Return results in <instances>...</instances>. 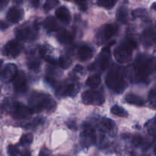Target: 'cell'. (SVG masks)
Masks as SVG:
<instances>
[{"label": "cell", "instance_id": "cell-1", "mask_svg": "<svg viewBox=\"0 0 156 156\" xmlns=\"http://www.w3.org/2000/svg\"><path fill=\"white\" fill-rule=\"evenodd\" d=\"M155 67V60L152 57L146 55L138 56L133 65L135 78L138 82H145L152 74Z\"/></svg>", "mask_w": 156, "mask_h": 156}, {"label": "cell", "instance_id": "cell-2", "mask_svg": "<svg viewBox=\"0 0 156 156\" xmlns=\"http://www.w3.org/2000/svg\"><path fill=\"white\" fill-rule=\"evenodd\" d=\"M28 103L32 111H52L55 109L56 102L49 94L43 92L35 91L31 94Z\"/></svg>", "mask_w": 156, "mask_h": 156}, {"label": "cell", "instance_id": "cell-3", "mask_svg": "<svg viewBox=\"0 0 156 156\" xmlns=\"http://www.w3.org/2000/svg\"><path fill=\"white\" fill-rule=\"evenodd\" d=\"M137 47V43L131 38L124 40L114 50L116 60L119 63H126L132 59V52Z\"/></svg>", "mask_w": 156, "mask_h": 156}, {"label": "cell", "instance_id": "cell-4", "mask_svg": "<svg viewBox=\"0 0 156 156\" xmlns=\"http://www.w3.org/2000/svg\"><path fill=\"white\" fill-rule=\"evenodd\" d=\"M106 83L108 88L116 93L122 92L126 87L125 79L118 69H113L109 72L106 77Z\"/></svg>", "mask_w": 156, "mask_h": 156}, {"label": "cell", "instance_id": "cell-5", "mask_svg": "<svg viewBox=\"0 0 156 156\" xmlns=\"http://www.w3.org/2000/svg\"><path fill=\"white\" fill-rule=\"evenodd\" d=\"M38 33V27L35 24H23L15 30V36L18 41H34Z\"/></svg>", "mask_w": 156, "mask_h": 156}, {"label": "cell", "instance_id": "cell-6", "mask_svg": "<svg viewBox=\"0 0 156 156\" xmlns=\"http://www.w3.org/2000/svg\"><path fill=\"white\" fill-rule=\"evenodd\" d=\"M9 111L12 117L17 120L26 119L33 114L30 108L19 102H12L9 105Z\"/></svg>", "mask_w": 156, "mask_h": 156}, {"label": "cell", "instance_id": "cell-7", "mask_svg": "<svg viewBox=\"0 0 156 156\" xmlns=\"http://www.w3.org/2000/svg\"><path fill=\"white\" fill-rule=\"evenodd\" d=\"M82 101L86 105H100L103 104L104 97L100 91L87 90L82 94Z\"/></svg>", "mask_w": 156, "mask_h": 156}, {"label": "cell", "instance_id": "cell-8", "mask_svg": "<svg viewBox=\"0 0 156 156\" xmlns=\"http://www.w3.org/2000/svg\"><path fill=\"white\" fill-rule=\"evenodd\" d=\"M23 50V45L20 41L12 40L9 41L5 45L2 53L6 56L9 58H15L21 53Z\"/></svg>", "mask_w": 156, "mask_h": 156}, {"label": "cell", "instance_id": "cell-9", "mask_svg": "<svg viewBox=\"0 0 156 156\" xmlns=\"http://www.w3.org/2000/svg\"><path fill=\"white\" fill-rule=\"evenodd\" d=\"M81 144L85 147H89L94 144L96 140V133L93 126L89 124H85L81 132Z\"/></svg>", "mask_w": 156, "mask_h": 156}, {"label": "cell", "instance_id": "cell-10", "mask_svg": "<svg viewBox=\"0 0 156 156\" xmlns=\"http://www.w3.org/2000/svg\"><path fill=\"white\" fill-rule=\"evenodd\" d=\"M18 68L16 65L13 63H9L5 66L0 73V79L4 83H9L14 80L18 74Z\"/></svg>", "mask_w": 156, "mask_h": 156}, {"label": "cell", "instance_id": "cell-11", "mask_svg": "<svg viewBox=\"0 0 156 156\" xmlns=\"http://www.w3.org/2000/svg\"><path fill=\"white\" fill-rule=\"evenodd\" d=\"M79 88V84L76 82H65L58 85L57 92L61 96H75Z\"/></svg>", "mask_w": 156, "mask_h": 156}, {"label": "cell", "instance_id": "cell-12", "mask_svg": "<svg viewBox=\"0 0 156 156\" xmlns=\"http://www.w3.org/2000/svg\"><path fill=\"white\" fill-rule=\"evenodd\" d=\"M13 85L17 92H25L27 90V78L24 72H18L13 80Z\"/></svg>", "mask_w": 156, "mask_h": 156}, {"label": "cell", "instance_id": "cell-13", "mask_svg": "<svg viewBox=\"0 0 156 156\" xmlns=\"http://www.w3.org/2000/svg\"><path fill=\"white\" fill-rule=\"evenodd\" d=\"M110 62V46H107L105 48L102 49V52L99 54V58L97 59L98 68L101 71H104L108 68Z\"/></svg>", "mask_w": 156, "mask_h": 156}, {"label": "cell", "instance_id": "cell-14", "mask_svg": "<svg viewBox=\"0 0 156 156\" xmlns=\"http://www.w3.org/2000/svg\"><path fill=\"white\" fill-rule=\"evenodd\" d=\"M142 41L147 47L156 45V30L153 28H148L144 30L142 35Z\"/></svg>", "mask_w": 156, "mask_h": 156}, {"label": "cell", "instance_id": "cell-15", "mask_svg": "<svg viewBox=\"0 0 156 156\" xmlns=\"http://www.w3.org/2000/svg\"><path fill=\"white\" fill-rule=\"evenodd\" d=\"M118 30H119V27L116 24H106L102 27L100 34V37L102 38V41H108L116 34Z\"/></svg>", "mask_w": 156, "mask_h": 156}, {"label": "cell", "instance_id": "cell-16", "mask_svg": "<svg viewBox=\"0 0 156 156\" xmlns=\"http://www.w3.org/2000/svg\"><path fill=\"white\" fill-rule=\"evenodd\" d=\"M23 15H24V11L20 8L14 6L8 11L6 18H7L8 21H10L11 23L15 24L21 21Z\"/></svg>", "mask_w": 156, "mask_h": 156}, {"label": "cell", "instance_id": "cell-17", "mask_svg": "<svg viewBox=\"0 0 156 156\" xmlns=\"http://www.w3.org/2000/svg\"><path fill=\"white\" fill-rule=\"evenodd\" d=\"M93 55V50L88 45H82L77 50V57L82 62L90 60Z\"/></svg>", "mask_w": 156, "mask_h": 156}, {"label": "cell", "instance_id": "cell-18", "mask_svg": "<svg viewBox=\"0 0 156 156\" xmlns=\"http://www.w3.org/2000/svg\"><path fill=\"white\" fill-rule=\"evenodd\" d=\"M55 15L59 21L63 23H65V24H67L70 20V12L64 6H61V7L58 8L55 11Z\"/></svg>", "mask_w": 156, "mask_h": 156}, {"label": "cell", "instance_id": "cell-19", "mask_svg": "<svg viewBox=\"0 0 156 156\" xmlns=\"http://www.w3.org/2000/svg\"><path fill=\"white\" fill-rule=\"evenodd\" d=\"M43 26L46 30L48 32H53V31H58L59 30V25H58V22L56 20L53 18V17L50 16L47 17L43 22Z\"/></svg>", "mask_w": 156, "mask_h": 156}, {"label": "cell", "instance_id": "cell-20", "mask_svg": "<svg viewBox=\"0 0 156 156\" xmlns=\"http://www.w3.org/2000/svg\"><path fill=\"white\" fill-rule=\"evenodd\" d=\"M41 65V60L35 52H32L28 55V66L32 70H36Z\"/></svg>", "mask_w": 156, "mask_h": 156}, {"label": "cell", "instance_id": "cell-21", "mask_svg": "<svg viewBox=\"0 0 156 156\" xmlns=\"http://www.w3.org/2000/svg\"><path fill=\"white\" fill-rule=\"evenodd\" d=\"M57 39L61 44H68L73 41V35L68 30H61L57 35Z\"/></svg>", "mask_w": 156, "mask_h": 156}, {"label": "cell", "instance_id": "cell-22", "mask_svg": "<svg viewBox=\"0 0 156 156\" xmlns=\"http://www.w3.org/2000/svg\"><path fill=\"white\" fill-rule=\"evenodd\" d=\"M125 101L129 105H133L136 106H143L144 105L143 99L132 93L126 94L125 97Z\"/></svg>", "mask_w": 156, "mask_h": 156}, {"label": "cell", "instance_id": "cell-23", "mask_svg": "<svg viewBox=\"0 0 156 156\" xmlns=\"http://www.w3.org/2000/svg\"><path fill=\"white\" fill-rule=\"evenodd\" d=\"M8 152L10 156H32L29 150L20 151L15 146H9L8 147Z\"/></svg>", "mask_w": 156, "mask_h": 156}, {"label": "cell", "instance_id": "cell-24", "mask_svg": "<svg viewBox=\"0 0 156 156\" xmlns=\"http://www.w3.org/2000/svg\"><path fill=\"white\" fill-rule=\"evenodd\" d=\"M101 83V77L99 75H93L87 79L86 84L91 88H95Z\"/></svg>", "mask_w": 156, "mask_h": 156}, {"label": "cell", "instance_id": "cell-25", "mask_svg": "<svg viewBox=\"0 0 156 156\" xmlns=\"http://www.w3.org/2000/svg\"><path fill=\"white\" fill-rule=\"evenodd\" d=\"M116 18L121 23H125L128 19V9L125 6H122L116 12Z\"/></svg>", "mask_w": 156, "mask_h": 156}, {"label": "cell", "instance_id": "cell-26", "mask_svg": "<svg viewBox=\"0 0 156 156\" xmlns=\"http://www.w3.org/2000/svg\"><path fill=\"white\" fill-rule=\"evenodd\" d=\"M100 127L101 129L106 132H110L114 129V123L113 120L107 118H102L100 120Z\"/></svg>", "mask_w": 156, "mask_h": 156}, {"label": "cell", "instance_id": "cell-27", "mask_svg": "<svg viewBox=\"0 0 156 156\" xmlns=\"http://www.w3.org/2000/svg\"><path fill=\"white\" fill-rule=\"evenodd\" d=\"M110 111L113 115L118 116V117H127V115H128L127 111L123 108L118 106V105H114V106L112 107Z\"/></svg>", "mask_w": 156, "mask_h": 156}, {"label": "cell", "instance_id": "cell-28", "mask_svg": "<svg viewBox=\"0 0 156 156\" xmlns=\"http://www.w3.org/2000/svg\"><path fill=\"white\" fill-rule=\"evenodd\" d=\"M147 131L153 137H156V118L150 120L146 124Z\"/></svg>", "mask_w": 156, "mask_h": 156}, {"label": "cell", "instance_id": "cell-29", "mask_svg": "<svg viewBox=\"0 0 156 156\" xmlns=\"http://www.w3.org/2000/svg\"><path fill=\"white\" fill-rule=\"evenodd\" d=\"M148 102L150 106L154 109H156V87L151 88L148 94Z\"/></svg>", "mask_w": 156, "mask_h": 156}, {"label": "cell", "instance_id": "cell-30", "mask_svg": "<svg viewBox=\"0 0 156 156\" xmlns=\"http://www.w3.org/2000/svg\"><path fill=\"white\" fill-rule=\"evenodd\" d=\"M33 141V136L31 133H26L21 137L19 141V144L23 146H28Z\"/></svg>", "mask_w": 156, "mask_h": 156}, {"label": "cell", "instance_id": "cell-31", "mask_svg": "<svg viewBox=\"0 0 156 156\" xmlns=\"http://www.w3.org/2000/svg\"><path fill=\"white\" fill-rule=\"evenodd\" d=\"M58 63L61 68L67 69L71 65V60L67 56H63V57L60 58L59 60L58 61Z\"/></svg>", "mask_w": 156, "mask_h": 156}, {"label": "cell", "instance_id": "cell-32", "mask_svg": "<svg viewBox=\"0 0 156 156\" xmlns=\"http://www.w3.org/2000/svg\"><path fill=\"white\" fill-rule=\"evenodd\" d=\"M97 5L99 6H101L102 8H105L106 9H110L112 8H113V6L116 5V1H102V0H100V1H98Z\"/></svg>", "mask_w": 156, "mask_h": 156}, {"label": "cell", "instance_id": "cell-33", "mask_svg": "<svg viewBox=\"0 0 156 156\" xmlns=\"http://www.w3.org/2000/svg\"><path fill=\"white\" fill-rule=\"evenodd\" d=\"M58 4V1H47L44 5V9L46 12L51 10L56 5Z\"/></svg>", "mask_w": 156, "mask_h": 156}, {"label": "cell", "instance_id": "cell-34", "mask_svg": "<svg viewBox=\"0 0 156 156\" xmlns=\"http://www.w3.org/2000/svg\"><path fill=\"white\" fill-rule=\"evenodd\" d=\"M143 141L144 140L142 138V137L140 136H135L134 138H133V143H134V145H136V146H142V145H143Z\"/></svg>", "mask_w": 156, "mask_h": 156}, {"label": "cell", "instance_id": "cell-35", "mask_svg": "<svg viewBox=\"0 0 156 156\" xmlns=\"http://www.w3.org/2000/svg\"><path fill=\"white\" fill-rule=\"evenodd\" d=\"M39 156H51V153L50 151L46 148H42L40 151Z\"/></svg>", "mask_w": 156, "mask_h": 156}, {"label": "cell", "instance_id": "cell-36", "mask_svg": "<svg viewBox=\"0 0 156 156\" xmlns=\"http://www.w3.org/2000/svg\"><path fill=\"white\" fill-rule=\"evenodd\" d=\"M76 3H77L78 6H79V8L80 10H82V11L87 10V4L84 2H76Z\"/></svg>", "mask_w": 156, "mask_h": 156}, {"label": "cell", "instance_id": "cell-37", "mask_svg": "<svg viewBox=\"0 0 156 156\" xmlns=\"http://www.w3.org/2000/svg\"><path fill=\"white\" fill-rule=\"evenodd\" d=\"M8 27V25L7 24H6V23L4 22H0V28L1 29H6Z\"/></svg>", "mask_w": 156, "mask_h": 156}, {"label": "cell", "instance_id": "cell-38", "mask_svg": "<svg viewBox=\"0 0 156 156\" xmlns=\"http://www.w3.org/2000/svg\"><path fill=\"white\" fill-rule=\"evenodd\" d=\"M6 3H7V2L0 1V7H2H2H4V5L6 4Z\"/></svg>", "mask_w": 156, "mask_h": 156}, {"label": "cell", "instance_id": "cell-39", "mask_svg": "<svg viewBox=\"0 0 156 156\" xmlns=\"http://www.w3.org/2000/svg\"><path fill=\"white\" fill-rule=\"evenodd\" d=\"M152 9H154V10L156 11V2L154 3V4L152 5Z\"/></svg>", "mask_w": 156, "mask_h": 156}, {"label": "cell", "instance_id": "cell-40", "mask_svg": "<svg viewBox=\"0 0 156 156\" xmlns=\"http://www.w3.org/2000/svg\"><path fill=\"white\" fill-rule=\"evenodd\" d=\"M2 64H3V60L2 59H0V68H1V67H2Z\"/></svg>", "mask_w": 156, "mask_h": 156}, {"label": "cell", "instance_id": "cell-41", "mask_svg": "<svg viewBox=\"0 0 156 156\" xmlns=\"http://www.w3.org/2000/svg\"><path fill=\"white\" fill-rule=\"evenodd\" d=\"M154 154H155V156H156V146L155 148H154Z\"/></svg>", "mask_w": 156, "mask_h": 156}, {"label": "cell", "instance_id": "cell-42", "mask_svg": "<svg viewBox=\"0 0 156 156\" xmlns=\"http://www.w3.org/2000/svg\"><path fill=\"white\" fill-rule=\"evenodd\" d=\"M0 113H1V107H0Z\"/></svg>", "mask_w": 156, "mask_h": 156}]
</instances>
